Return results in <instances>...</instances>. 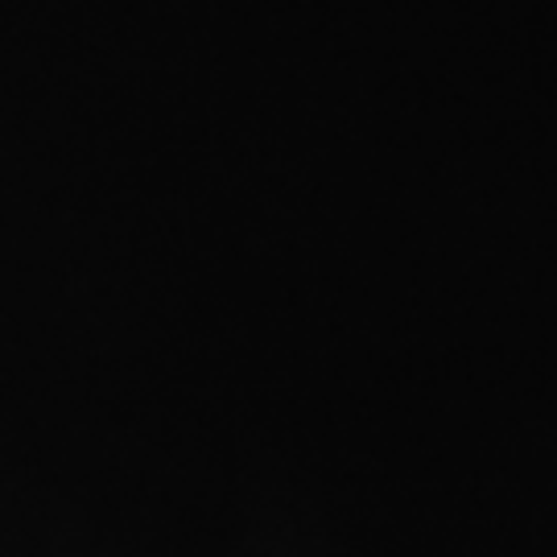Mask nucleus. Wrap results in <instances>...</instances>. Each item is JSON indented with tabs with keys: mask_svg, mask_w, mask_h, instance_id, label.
Returning <instances> with one entry per match:
<instances>
[]
</instances>
